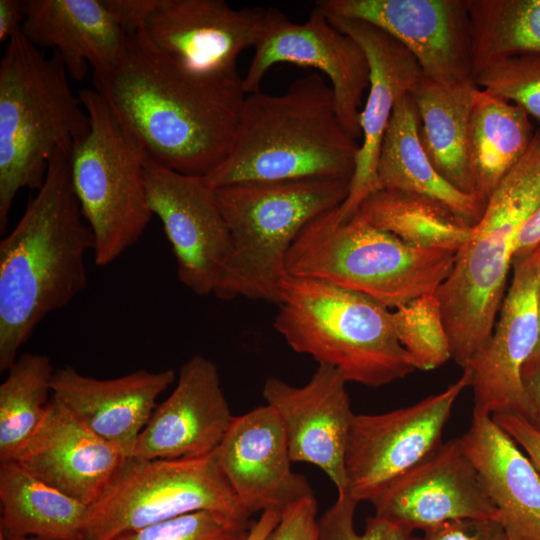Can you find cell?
<instances>
[{"mask_svg": "<svg viewBox=\"0 0 540 540\" xmlns=\"http://www.w3.org/2000/svg\"><path fill=\"white\" fill-rule=\"evenodd\" d=\"M94 89L148 159L205 177L228 155L247 95L238 72L192 70L158 49L144 30L126 36Z\"/></svg>", "mask_w": 540, "mask_h": 540, "instance_id": "1", "label": "cell"}, {"mask_svg": "<svg viewBox=\"0 0 540 540\" xmlns=\"http://www.w3.org/2000/svg\"><path fill=\"white\" fill-rule=\"evenodd\" d=\"M8 540H39L36 538L31 537H14V538H7Z\"/></svg>", "mask_w": 540, "mask_h": 540, "instance_id": "46", "label": "cell"}, {"mask_svg": "<svg viewBox=\"0 0 540 540\" xmlns=\"http://www.w3.org/2000/svg\"><path fill=\"white\" fill-rule=\"evenodd\" d=\"M27 13V1L0 0V41L8 42L21 32Z\"/></svg>", "mask_w": 540, "mask_h": 540, "instance_id": "42", "label": "cell"}, {"mask_svg": "<svg viewBox=\"0 0 540 540\" xmlns=\"http://www.w3.org/2000/svg\"><path fill=\"white\" fill-rule=\"evenodd\" d=\"M325 13V12H324ZM334 27L363 49L370 68L368 95L360 112L362 142L349 194L338 218H352L362 201L377 189V163L382 140L397 100L410 93L424 76L414 56L394 37L369 22L327 14Z\"/></svg>", "mask_w": 540, "mask_h": 540, "instance_id": "20", "label": "cell"}, {"mask_svg": "<svg viewBox=\"0 0 540 540\" xmlns=\"http://www.w3.org/2000/svg\"><path fill=\"white\" fill-rule=\"evenodd\" d=\"M0 540H8L3 533L0 532Z\"/></svg>", "mask_w": 540, "mask_h": 540, "instance_id": "47", "label": "cell"}, {"mask_svg": "<svg viewBox=\"0 0 540 540\" xmlns=\"http://www.w3.org/2000/svg\"><path fill=\"white\" fill-rule=\"evenodd\" d=\"M511 270L492 334L465 368L471 371L473 411L491 416L512 413L529 420L523 369L538 342L540 247L513 260Z\"/></svg>", "mask_w": 540, "mask_h": 540, "instance_id": "14", "label": "cell"}, {"mask_svg": "<svg viewBox=\"0 0 540 540\" xmlns=\"http://www.w3.org/2000/svg\"><path fill=\"white\" fill-rule=\"evenodd\" d=\"M376 174L377 189L428 197L472 226L480 220L486 207L485 201L454 187L432 165L420 142L418 118L409 93L402 95L394 106L382 140Z\"/></svg>", "mask_w": 540, "mask_h": 540, "instance_id": "26", "label": "cell"}, {"mask_svg": "<svg viewBox=\"0 0 540 540\" xmlns=\"http://www.w3.org/2000/svg\"><path fill=\"white\" fill-rule=\"evenodd\" d=\"M209 511L250 525L212 453L176 459L128 457L88 509L86 540H115L186 514Z\"/></svg>", "mask_w": 540, "mask_h": 540, "instance_id": "10", "label": "cell"}, {"mask_svg": "<svg viewBox=\"0 0 540 540\" xmlns=\"http://www.w3.org/2000/svg\"><path fill=\"white\" fill-rule=\"evenodd\" d=\"M21 33L39 49L52 48L76 81L90 66H112L127 36L103 0H28Z\"/></svg>", "mask_w": 540, "mask_h": 540, "instance_id": "25", "label": "cell"}, {"mask_svg": "<svg viewBox=\"0 0 540 540\" xmlns=\"http://www.w3.org/2000/svg\"><path fill=\"white\" fill-rule=\"evenodd\" d=\"M127 458L51 394L44 418L14 461L43 482L91 506Z\"/></svg>", "mask_w": 540, "mask_h": 540, "instance_id": "22", "label": "cell"}, {"mask_svg": "<svg viewBox=\"0 0 540 540\" xmlns=\"http://www.w3.org/2000/svg\"><path fill=\"white\" fill-rule=\"evenodd\" d=\"M254 50L243 78L247 94L260 90L265 74L277 63L319 69L328 78L343 128L358 141L363 94L369 87L368 59L361 46L334 27L318 6L303 23L292 22L282 11L270 7L264 33Z\"/></svg>", "mask_w": 540, "mask_h": 540, "instance_id": "12", "label": "cell"}, {"mask_svg": "<svg viewBox=\"0 0 540 540\" xmlns=\"http://www.w3.org/2000/svg\"><path fill=\"white\" fill-rule=\"evenodd\" d=\"M342 373L319 364L302 386L268 377L263 397L280 417L292 462L320 468L338 494L347 493L346 451L354 413Z\"/></svg>", "mask_w": 540, "mask_h": 540, "instance_id": "16", "label": "cell"}, {"mask_svg": "<svg viewBox=\"0 0 540 540\" xmlns=\"http://www.w3.org/2000/svg\"><path fill=\"white\" fill-rule=\"evenodd\" d=\"M471 371L440 393L381 414H354L346 451L347 493L372 502L391 483L432 455Z\"/></svg>", "mask_w": 540, "mask_h": 540, "instance_id": "11", "label": "cell"}, {"mask_svg": "<svg viewBox=\"0 0 540 540\" xmlns=\"http://www.w3.org/2000/svg\"><path fill=\"white\" fill-rule=\"evenodd\" d=\"M250 525L231 522L224 517L199 511L176 517L115 540H246Z\"/></svg>", "mask_w": 540, "mask_h": 540, "instance_id": "36", "label": "cell"}, {"mask_svg": "<svg viewBox=\"0 0 540 540\" xmlns=\"http://www.w3.org/2000/svg\"><path fill=\"white\" fill-rule=\"evenodd\" d=\"M95 240L74 193L69 158L57 152L44 183L0 241V371L50 313L88 283L86 255Z\"/></svg>", "mask_w": 540, "mask_h": 540, "instance_id": "2", "label": "cell"}, {"mask_svg": "<svg viewBox=\"0 0 540 540\" xmlns=\"http://www.w3.org/2000/svg\"><path fill=\"white\" fill-rule=\"evenodd\" d=\"M233 417L216 364L194 355L181 366L172 393L157 404L130 457L176 459L212 453Z\"/></svg>", "mask_w": 540, "mask_h": 540, "instance_id": "21", "label": "cell"}, {"mask_svg": "<svg viewBox=\"0 0 540 540\" xmlns=\"http://www.w3.org/2000/svg\"><path fill=\"white\" fill-rule=\"evenodd\" d=\"M371 503L374 515L413 532L456 519L500 521L460 438L443 442Z\"/></svg>", "mask_w": 540, "mask_h": 540, "instance_id": "17", "label": "cell"}, {"mask_svg": "<svg viewBox=\"0 0 540 540\" xmlns=\"http://www.w3.org/2000/svg\"><path fill=\"white\" fill-rule=\"evenodd\" d=\"M310 540H316V531H315V534L312 536V538Z\"/></svg>", "mask_w": 540, "mask_h": 540, "instance_id": "48", "label": "cell"}, {"mask_svg": "<svg viewBox=\"0 0 540 540\" xmlns=\"http://www.w3.org/2000/svg\"><path fill=\"white\" fill-rule=\"evenodd\" d=\"M359 145L339 120L329 82L311 73L282 94H247L230 152L204 179L213 189L308 178L350 182Z\"/></svg>", "mask_w": 540, "mask_h": 540, "instance_id": "3", "label": "cell"}, {"mask_svg": "<svg viewBox=\"0 0 540 540\" xmlns=\"http://www.w3.org/2000/svg\"><path fill=\"white\" fill-rule=\"evenodd\" d=\"M540 203V174L516 166L487 199L484 213L436 291L451 346L463 369L488 342L506 294L516 236Z\"/></svg>", "mask_w": 540, "mask_h": 540, "instance_id": "8", "label": "cell"}, {"mask_svg": "<svg viewBox=\"0 0 540 540\" xmlns=\"http://www.w3.org/2000/svg\"><path fill=\"white\" fill-rule=\"evenodd\" d=\"M316 6L381 28L433 81H474L467 0H322Z\"/></svg>", "mask_w": 540, "mask_h": 540, "instance_id": "15", "label": "cell"}, {"mask_svg": "<svg viewBox=\"0 0 540 540\" xmlns=\"http://www.w3.org/2000/svg\"><path fill=\"white\" fill-rule=\"evenodd\" d=\"M540 247V203L521 226L514 244L513 260L522 259ZM513 262V261H512Z\"/></svg>", "mask_w": 540, "mask_h": 540, "instance_id": "41", "label": "cell"}, {"mask_svg": "<svg viewBox=\"0 0 540 540\" xmlns=\"http://www.w3.org/2000/svg\"><path fill=\"white\" fill-rule=\"evenodd\" d=\"M126 35L145 29L164 0H103Z\"/></svg>", "mask_w": 540, "mask_h": 540, "instance_id": "39", "label": "cell"}, {"mask_svg": "<svg viewBox=\"0 0 540 540\" xmlns=\"http://www.w3.org/2000/svg\"><path fill=\"white\" fill-rule=\"evenodd\" d=\"M317 510L314 494L289 504L265 540H310L316 531Z\"/></svg>", "mask_w": 540, "mask_h": 540, "instance_id": "37", "label": "cell"}, {"mask_svg": "<svg viewBox=\"0 0 540 540\" xmlns=\"http://www.w3.org/2000/svg\"><path fill=\"white\" fill-rule=\"evenodd\" d=\"M393 320L398 339L415 370H433L451 358L450 341L435 294L420 296L396 308Z\"/></svg>", "mask_w": 540, "mask_h": 540, "instance_id": "33", "label": "cell"}, {"mask_svg": "<svg viewBox=\"0 0 540 540\" xmlns=\"http://www.w3.org/2000/svg\"><path fill=\"white\" fill-rule=\"evenodd\" d=\"M523 380L530 403L528 421L540 431V364L526 365Z\"/></svg>", "mask_w": 540, "mask_h": 540, "instance_id": "43", "label": "cell"}, {"mask_svg": "<svg viewBox=\"0 0 540 540\" xmlns=\"http://www.w3.org/2000/svg\"><path fill=\"white\" fill-rule=\"evenodd\" d=\"M175 379L172 369H139L98 379L67 365L54 373L52 396L90 431L130 457L157 399Z\"/></svg>", "mask_w": 540, "mask_h": 540, "instance_id": "23", "label": "cell"}, {"mask_svg": "<svg viewBox=\"0 0 540 540\" xmlns=\"http://www.w3.org/2000/svg\"><path fill=\"white\" fill-rule=\"evenodd\" d=\"M473 76L519 55H540V0H467Z\"/></svg>", "mask_w": 540, "mask_h": 540, "instance_id": "31", "label": "cell"}, {"mask_svg": "<svg viewBox=\"0 0 540 540\" xmlns=\"http://www.w3.org/2000/svg\"><path fill=\"white\" fill-rule=\"evenodd\" d=\"M457 252L411 246L338 207L311 220L285 260L287 275L326 282L398 308L435 294L451 273Z\"/></svg>", "mask_w": 540, "mask_h": 540, "instance_id": "6", "label": "cell"}, {"mask_svg": "<svg viewBox=\"0 0 540 540\" xmlns=\"http://www.w3.org/2000/svg\"><path fill=\"white\" fill-rule=\"evenodd\" d=\"M60 57H46L19 32L0 62V231L17 193L39 190L57 152L70 157L90 118Z\"/></svg>", "mask_w": 540, "mask_h": 540, "instance_id": "4", "label": "cell"}, {"mask_svg": "<svg viewBox=\"0 0 540 540\" xmlns=\"http://www.w3.org/2000/svg\"><path fill=\"white\" fill-rule=\"evenodd\" d=\"M460 440L507 540H540V474L526 453L491 415L476 411Z\"/></svg>", "mask_w": 540, "mask_h": 540, "instance_id": "24", "label": "cell"}, {"mask_svg": "<svg viewBox=\"0 0 540 540\" xmlns=\"http://www.w3.org/2000/svg\"><path fill=\"white\" fill-rule=\"evenodd\" d=\"M349 187L347 181L308 178L215 189L232 253L214 295L279 304L292 244L311 220L341 206Z\"/></svg>", "mask_w": 540, "mask_h": 540, "instance_id": "7", "label": "cell"}, {"mask_svg": "<svg viewBox=\"0 0 540 540\" xmlns=\"http://www.w3.org/2000/svg\"><path fill=\"white\" fill-rule=\"evenodd\" d=\"M538 364H540V288L538 292V342L531 358L528 360L526 365Z\"/></svg>", "mask_w": 540, "mask_h": 540, "instance_id": "45", "label": "cell"}, {"mask_svg": "<svg viewBox=\"0 0 540 540\" xmlns=\"http://www.w3.org/2000/svg\"><path fill=\"white\" fill-rule=\"evenodd\" d=\"M275 330L297 353L339 370L347 382L380 387L415 368L393 311L375 299L326 282L287 275Z\"/></svg>", "mask_w": 540, "mask_h": 540, "instance_id": "5", "label": "cell"}, {"mask_svg": "<svg viewBox=\"0 0 540 540\" xmlns=\"http://www.w3.org/2000/svg\"><path fill=\"white\" fill-rule=\"evenodd\" d=\"M0 385V463L14 461L44 418L55 373L44 354H19Z\"/></svg>", "mask_w": 540, "mask_h": 540, "instance_id": "32", "label": "cell"}, {"mask_svg": "<svg viewBox=\"0 0 540 540\" xmlns=\"http://www.w3.org/2000/svg\"><path fill=\"white\" fill-rule=\"evenodd\" d=\"M217 456L228 484L249 516L267 509L281 511L313 494L307 479L292 471L284 426L267 404L233 417Z\"/></svg>", "mask_w": 540, "mask_h": 540, "instance_id": "19", "label": "cell"}, {"mask_svg": "<svg viewBox=\"0 0 540 540\" xmlns=\"http://www.w3.org/2000/svg\"><path fill=\"white\" fill-rule=\"evenodd\" d=\"M78 94L90 130L69 157L70 178L94 236V262L106 266L141 239L153 217L144 176L147 156L95 89Z\"/></svg>", "mask_w": 540, "mask_h": 540, "instance_id": "9", "label": "cell"}, {"mask_svg": "<svg viewBox=\"0 0 540 540\" xmlns=\"http://www.w3.org/2000/svg\"><path fill=\"white\" fill-rule=\"evenodd\" d=\"M359 503L348 493L338 494L335 503L316 522V540H421L390 520L373 515L365 520L362 533L354 527V513Z\"/></svg>", "mask_w": 540, "mask_h": 540, "instance_id": "35", "label": "cell"}, {"mask_svg": "<svg viewBox=\"0 0 540 540\" xmlns=\"http://www.w3.org/2000/svg\"><path fill=\"white\" fill-rule=\"evenodd\" d=\"M355 215L411 246L424 249L458 252L470 239L473 227L433 199L391 189L370 193Z\"/></svg>", "mask_w": 540, "mask_h": 540, "instance_id": "30", "label": "cell"}, {"mask_svg": "<svg viewBox=\"0 0 540 540\" xmlns=\"http://www.w3.org/2000/svg\"><path fill=\"white\" fill-rule=\"evenodd\" d=\"M477 89L474 81L440 83L424 75L409 93L420 142L432 165L454 187L474 195L468 140Z\"/></svg>", "mask_w": 540, "mask_h": 540, "instance_id": "27", "label": "cell"}, {"mask_svg": "<svg viewBox=\"0 0 540 540\" xmlns=\"http://www.w3.org/2000/svg\"><path fill=\"white\" fill-rule=\"evenodd\" d=\"M535 132L519 106L478 87L469 121L474 192L483 201L527 151Z\"/></svg>", "mask_w": 540, "mask_h": 540, "instance_id": "29", "label": "cell"}, {"mask_svg": "<svg viewBox=\"0 0 540 540\" xmlns=\"http://www.w3.org/2000/svg\"><path fill=\"white\" fill-rule=\"evenodd\" d=\"M280 518V511L267 509L250 525L246 540H265Z\"/></svg>", "mask_w": 540, "mask_h": 540, "instance_id": "44", "label": "cell"}, {"mask_svg": "<svg viewBox=\"0 0 540 540\" xmlns=\"http://www.w3.org/2000/svg\"><path fill=\"white\" fill-rule=\"evenodd\" d=\"M421 540H507L499 520L456 519L431 527Z\"/></svg>", "mask_w": 540, "mask_h": 540, "instance_id": "38", "label": "cell"}, {"mask_svg": "<svg viewBox=\"0 0 540 540\" xmlns=\"http://www.w3.org/2000/svg\"><path fill=\"white\" fill-rule=\"evenodd\" d=\"M492 418L526 453L540 474V431L517 414L502 413Z\"/></svg>", "mask_w": 540, "mask_h": 540, "instance_id": "40", "label": "cell"}, {"mask_svg": "<svg viewBox=\"0 0 540 540\" xmlns=\"http://www.w3.org/2000/svg\"><path fill=\"white\" fill-rule=\"evenodd\" d=\"M144 176L148 203L171 245L179 281L196 295L214 294L232 253L216 190L204 177L148 158Z\"/></svg>", "mask_w": 540, "mask_h": 540, "instance_id": "13", "label": "cell"}, {"mask_svg": "<svg viewBox=\"0 0 540 540\" xmlns=\"http://www.w3.org/2000/svg\"><path fill=\"white\" fill-rule=\"evenodd\" d=\"M474 82L540 122V55L505 58L480 71Z\"/></svg>", "mask_w": 540, "mask_h": 540, "instance_id": "34", "label": "cell"}, {"mask_svg": "<svg viewBox=\"0 0 540 540\" xmlns=\"http://www.w3.org/2000/svg\"><path fill=\"white\" fill-rule=\"evenodd\" d=\"M0 532L6 538L86 540L89 506L38 479L15 461L0 463Z\"/></svg>", "mask_w": 540, "mask_h": 540, "instance_id": "28", "label": "cell"}, {"mask_svg": "<svg viewBox=\"0 0 540 540\" xmlns=\"http://www.w3.org/2000/svg\"><path fill=\"white\" fill-rule=\"evenodd\" d=\"M269 8H233L223 0H164L144 31L161 51L200 72H238L237 61L255 48Z\"/></svg>", "mask_w": 540, "mask_h": 540, "instance_id": "18", "label": "cell"}]
</instances>
